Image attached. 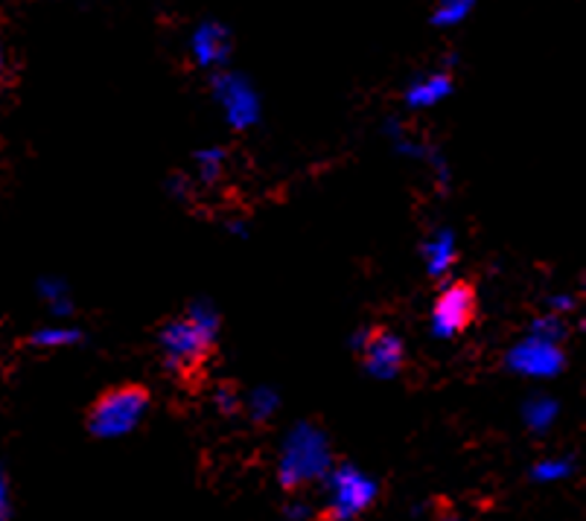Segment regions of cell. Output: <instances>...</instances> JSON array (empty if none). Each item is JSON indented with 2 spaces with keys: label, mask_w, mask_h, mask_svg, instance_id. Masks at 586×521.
Instances as JSON below:
<instances>
[{
  "label": "cell",
  "mask_w": 586,
  "mask_h": 521,
  "mask_svg": "<svg viewBox=\"0 0 586 521\" xmlns=\"http://www.w3.org/2000/svg\"><path fill=\"white\" fill-rule=\"evenodd\" d=\"M42 295L47 300H51V307L56 314H67V309H70V303H67V289L62 286V282H53V280H44L42 282Z\"/></svg>",
  "instance_id": "16"
},
{
  "label": "cell",
  "mask_w": 586,
  "mask_h": 521,
  "mask_svg": "<svg viewBox=\"0 0 586 521\" xmlns=\"http://www.w3.org/2000/svg\"><path fill=\"white\" fill-rule=\"evenodd\" d=\"M508 365L517 373H522V376H537L540 379V376L561 373L566 358H563V350L557 347V341L531 335V339H526L508 353Z\"/></svg>",
  "instance_id": "7"
},
{
  "label": "cell",
  "mask_w": 586,
  "mask_h": 521,
  "mask_svg": "<svg viewBox=\"0 0 586 521\" xmlns=\"http://www.w3.org/2000/svg\"><path fill=\"white\" fill-rule=\"evenodd\" d=\"M531 335H537V339L557 341V344H561L563 335H566V326L557 321V314H543V318H537V321L531 323Z\"/></svg>",
  "instance_id": "15"
},
{
  "label": "cell",
  "mask_w": 586,
  "mask_h": 521,
  "mask_svg": "<svg viewBox=\"0 0 586 521\" xmlns=\"http://www.w3.org/2000/svg\"><path fill=\"white\" fill-rule=\"evenodd\" d=\"M478 312L476 286L467 280L450 282L432 307V332L438 339H455L473 323Z\"/></svg>",
  "instance_id": "5"
},
{
  "label": "cell",
  "mask_w": 586,
  "mask_h": 521,
  "mask_svg": "<svg viewBox=\"0 0 586 521\" xmlns=\"http://www.w3.org/2000/svg\"><path fill=\"white\" fill-rule=\"evenodd\" d=\"M150 408V390L137 385L106 390L88 411V431L97 440L123 437L141 425L143 414Z\"/></svg>",
  "instance_id": "2"
},
{
  "label": "cell",
  "mask_w": 586,
  "mask_h": 521,
  "mask_svg": "<svg viewBox=\"0 0 586 521\" xmlns=\"http://www.w3.org/2000/svg\"><path fill=\"white\" fill-rule=\"evenodd\" d=\"M557 417V402L549 397H534L526 406V422L531 431H545Z\"/></svg>",
  "instance_id": "12"
},
{
  "label": "cell",
  "mask_w": 586,
  "mask_h": 521,
  "mask_svg": "<svg viewBox=\"0 0 586 521\" xmlns=\"http://www.w3.org/2000/svg\"><path fill=\"white\" fill-rule=\"evenodd\" d=\"M219 335V314L208 303H194L185 318H173L161 326L158 341L169 373L187 379L213 353Z\"/></svg>",
  "instance_id": "1"
},
{
  "label": "cell",
  "mask_w": 586,
  "mask_h": 521,
  "mask_svg": "<svg viewBox=\"0 0 586 521\" xmlns=\"http://www.w3.org/2000/svg\"><path fill=\"white\" fill-rule=\"evenodd\" d=\"M572 472L570 464H540L534 469V475L540 480H552V478H566Z\"/></svg>",
  "instance_id": "20"
},
{
  "label": "cell",
  "mask_w": 586,
  "mask_h": 521,
  "mask_svg": "<svg viewBox=\"0 0 586 521\" xmlns=\"http://www.w3.org/2000/svg\"><path fill=\"white\" fill-rule=\"evenodd\" d=\"M450 93H453V76L435 74L427 76L420 85H411L409 93H406V102H409L411 108H427L441 102L444 97H450Z\"/></svg>",
  "instance_id": "10"
},
{
  "label": "cell",
  "mask_w": 586,
  "mask_h": 521,
  "mask_svg": "<svg viewBox=\"0 0 586 521\" xmlns=\"http://www.w3.org/2000/svg\"><path fill=\"white\" fill-rule=\"evenodd\" d=\"M275 406H277L275 393H268V390H261V393H257V397L252 399V417H254V420H266V417L272 414V411H275Z\"/></svg>",
  "instance_id": "18"
},
{
  "label": "cell",
  "mask_w": 586,
  "mask_h": 521,
  "mask_svg": "<svg viewBox=\"0 0 586 521\" xmlns=\"http://www.w3.org/2000/svg\"><path fill=\"white\" fill-rule=\"evenodd\" d=\"M353 350L365 362V370L377 379H394L406 365V347L391 330H362L360 339L353 341Z\"/></svg>",
  "instance_id": "6"
},
{
  "label": "cell",
  "mask_w": 586,
  "mask_h": 521,
  "mask_svg": "<svg viewBox=\"0 0 586 521\" xmlns=\"http://www.w3.org/2000/svg\"><path fill=\"white\" fill-rule=\"evenodd\" d=\"M549 307H552L554 312H557V309H572V307H575V300H572V298H554L552 303H549Z\"/></svg>",
  "instance_id": "22"
},
{
  "label": "cell",
  "mask_w": 586,
  "mask_h": 521,
  "mask_svg": "<svg viewBox=\"0 0 586 521\" xmlns=\"http://www.w3.org/2000/svg\"><path fill=\"white\" fill-rule=\"evenodd\" d=\"M458 254H455V236L450 231L435 233V240L427 245V263H429V274L441 280L450 268L455 265Z\"/></svg>",
  "instance_id": "11"
},
{
  "label": "cell",
  "mask_w": 586,
  "mask_h": 521,
  "mask_svg": "<svg viewBox=\"0 0 586 521\" xmlns=\"http://www.w3.org/2000/svg\"><path fill=\"white\" fill-rule=\"evenodd\" d=\"M3 67H7V51H3V42H0V76H3Z\"/></svg>",
  "instance_id": "23"
},
{
  "label": "cell",
  "mask_w": 586,
  "mask_h": 521,
  "mask_svg": "<svg viewBox=\"0 0 586 521\" xmlns=\"http://www.w3.org/2000/svg\"><path fill=\"white\" fill-rule=\"evenodd\" d=\"M476 7V0H438L432 24L435 26H455L469 15V9Z\"/></svg>",
  "instance_id": "13"
},
{
  "label": "cell",
  "mask_w": 586,
  "mask_h": 521,
  "mask_svg": "<svg viewBox=\"0 0 586 521\" xmlns=\"http://www.w3.org/2000/svg\"><path fill=\"white\" fill-rule=\"evenodd\" d=\"M217 406H219V411H222V414H236L243 402H240V397H236V390H231L228 385H222V388L217 390Z\"/></svg>",
  "instance_id": "19"
},
{
  "label": "cell",
  "mask_w": 586,
  "mask_h": 521,
  "mask_svg": "<svg viewBox=\"0 0 586 521\" xmlns=\"http://www.w3.org/2000/svg\"><path fill=\"white\" fill-rule=\"evenodd\" d=\"M196 160H199L201 178H204V181H217V178H219V164L225 160V155H222L219 149H208V152H201V155L196 157Z\"/></svg>",
  "instance_id": "17"
},
{
  "label": "cell",
  "mask_w": 586,
  "mask_h": 521,
  "mask_svg": "<svg viewBox=\"0 0 586 521\" xmlns=\"http://www.w3.org/2000/svg\"><path fill=\"white\" fill-rule=\"evenodd\" d=\"M9 513H12V501H9V480L0 469V521H7Z\"/></svg>",
  "instance_id": "21"
},
{
  "label": "cell",
  "mask_w": 586,
  "mask_h": 521,
  "mask_svg": "<svg viewBox=\"0 0 586 521\" xmlns=\"http://www.w3.org/2000/svg\"><path fill=\"white\" fill-rule=\"evenodd\" d=\"M330 472V455H327V440L321 431L310 425H298L289 443H286L284 464H280V484L284 489H298L307 480L321 478Z\"/></svg>",
  "instance_id": "3"
},
{
  "label": "cell",
  "mask_w": 586,
  "mask_h": 521,
  "mask_svg": "<svg viewBox=\"0 0 586 521\" xmlns=\"http://www.w3.org/2000/svg\"><path fill=\"white\" fill-rule=\"evenodd\" d=\"M327 496L330 507L324 510L327 519H356L377 501V484L365 478L360 469L342 466V469L327 472Z\"/></svg>",
  "instance_id": "4"
},
{
  "label": "cell",
  "mask_w": 586,
  "mask_h": 521,
  "mask_svg": "<svg viewBox=\"0 0 586 521\" xmlns=\"http://www.w3.org/2000/svg\"><path fill=\"white\" fill-rule=\"evenodd\" d=\"M82 339V332L79 330H38L30 335V344L33 347H67V344H76V341Z\"/></svg>",
  "instance_id": "14"
},
{
  "label": "cell",
  "mask_w": 586,
  "mask_h": 521,
  "mask_svg": "<svg viewBox=\"0 0 586 521\" xmlns=\"http://www.w3.org/2000/svg\"><path fill=\"white\" fill-rule=\"evenodd\" d=\"M222 82L217 85L219 100L228 106V117L234 120L240 129L245 123H252L254 117H257V106H254V93L245 88L243 82H236L234 76H219Z\"/></svg>",
  "instance_id": "9"
},
{
  "label": "cell",
  "mask_w": 586,
  "mask_h": 521,
  "mask_svg": "<svg viewBox=\"0 0 586 521\" xmlns=\"http://www.w3.org/2000/svg\"><path fill=\"white\" fill-rule=\"evenodd\" d=\"M231 53V35L222 24H201L194 35V56L199 65L213 67L222 65Z\"/></svg>",
  "instance_id": "8"
}]
</instances>
